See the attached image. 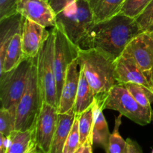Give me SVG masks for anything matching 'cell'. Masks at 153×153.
<instances>
[{"label":"cell","instance_id":"6da1fadb","mask_svg":"<svg viewBox=\"0 0 153 153\" xmlns=\"http://www.w3.org/2000/svg\"><path fill=\"white\" fill-rule=\"evenodd\" d=\"M135 18L123 14L96 22L84 37L82 49H97L116 61L128 43L143 32Z\"/></svg>","mask_w":153,"mask_h":153},{"label":"cell","instance_id":"7a4b0ae2","mask_svg":"<svg viewBox=\"0 0 153 153\" xmlns=\"http://www.w3.org/2000/svg\"><path fill=\"white\" fill-rule=\"evenodd\" d=\"M77 60L96 97L107 93L117 84L115 61L105 52L81 48Z\"/></svg>","mask_w":153,"mask_h":153},{"label":"cell","instance_id":"3957f363","mask_svg":"<svg viewBox=\"0 0 153 153\" xmlns=\"http://www.w3.org/2000/svg\"><path fill=\"white\" fill-rule=\"evenodd\" d=\"M102 110L117 111L140 126L152 120V110L139 104L123 85L116 84L107 93L96 97Z\"/></svg>","mask_w":153,"mask_h":153},{"label":"cell","instance_id":"277c9868","mask_svg":"<svg viewBox=\"0 0 153 153\" xmlns=\"http://www.w3.org/2000/svg\"><path fill=\"white\" fill-rule=\"evenodd\" d=\"M94 23V13L88 0L74 1L56 14L55 25L62 29L72 43L79 47Z\"/></svg>","mask_w":153,"mask_h":153},{"label":"cell","instance_id":"5b68a950","mask_svg":"<svg viewBox=\"0 0 153 153\" xmlns=\"http://www.w3.org/2000/svg\"><path fill=\"white\" fill-rule=\"evenodd\" d=\"M43 103L37 79L35 57L31 66L26 89L16 107L15 131H25L34 129Z\"/></svg>","mask_w":153,"mask_h":153},{"label":"cell","instance_id":"8992f818","mask_svg":"<svg viewBox=\"0 0 153 153\" xmlns=\"http://www.w3.org/2000/svg\"><path fill=\"white\" fill-rule=\"evenodd\" d=\"M55 33L53 29L36 56L37 79L43 102L58 107L57 85L54 67Z\"/></svg>","mask_w":153,"mask_h":153},{"label":"cell","instance_id":"52a82bcc","mask_svg":"<svg viewBox=\"0 0 153 153\" xmlns=\"http://www.w3.org/2000/svg\"><path fill=\"white\" fill-rule=\"evenodd\" d=\"M34 60L26 58L13 70L0 73L1 107L16 109L26 89Z\"/></svg>","mask_w":153,"mask_h":153},{"label":"cell","instance_id":"ba28073f","mask_svg":"<svg viewBox=\"0 0 153 153\" xmlns=\"http://www.w3.org/2000/svg\"><path fill=\"white\" fill-rule=\"evenodd\" d=\"M55 33L54 67L57 85V95L59 105L61 91L69 65L79 56V46L72 43L58 25L52 27Z\"/></svg>","mask_w":153,"mask_h":153},{"label":"cell","instance_id":"9c48e42d","mask_svg":"<svg viewBox=\"0 0 153 153\" xmlns=\"http://www.w3.org/2000/svg\"><path fill=\"white\" fill-rule=\"evenodd\" d=\"M122 55L135 63L153 87V30L143 31L136 36Z\"/></svg>","mask_w":153,"mask_h":153},{"label":"cell","instance_id":"30bf717a","mask_svg":"<svg viewBox=\"0 0 153 153\" xmlns=\"http://www.w3.org/2000/svg\"><path fill=\"white\" fill-rule=\"evenodd\" d=\"M56 107L43 102L41 111L34 128L33 140L37 153H50L58 124Z\"/></svg>","mask_w":153,"mask_h":153},{"label":"cell","instance_id":"8fae6325","mask_svg":"<svg viewBox=\"0 0 153 153\" xmlns=\"http://www.w3.org/2000/svg\"><path fill=\"white\" fill-rule=\"evenodd\" d=\"M16 12L45 28L54 27L56 24V14L49 0H18Z\"/></svg>","mask_w":153,"mask_h":153},{"label":"cell","instance_id":"7c38bea8","mask_svg":"<svg viewBox=\"0 0 153 153\" xmlns=\"http://www.w3.org/2000/svg\"><path fill=\"white\" fill-rule=\"evenodd\" d=\"M49 34L50 31H47L43 25L24 18L21 39L22 50L25 57L35 58Z\"/></svg>","mask_w":153,"mask_h":153},{"label":"cell","instance_id":"4fadbf2b","mask_svg":"<svg viewBox=\"0 0 153 153\" xmlns=\"http://www.w3.org/2000/svg\"><path fill=\"white\" fill-rule=\"evenodd\" d=\"M78 66L79 62L76 59L67 68L58 107L59 114L67 113L74 108L80 79V70H78Z\"/></svg>","mask_w":153,"mask_h":153},{"label":"cell","instance_id":"5bb4252c","mask_svg":"<svg viewBox=\"0 0 153 153\" xmlns=\"http://www.w3.org/2000/svg\"><path fill=\"white\" fill-rule=\"evenodd\" d=\"M114 75L117 84H138L153 91V87L144 73L136 65L135 63L123 55L120 56L115 61Z\"/></svg>","mask_w":153,"mask_h":153},{"label":"cell","instance_id":"9a60e30c","mask_svg":"<svg viewBox=\"0 0 153 153\" xmlns=\"http://www.w3.org/2000/svg\"><path fill=\"white\" fill-rule=\"evenodd\" d=\"M24 17L19 13L0 19V64L3 62L6 50L13 36L22 32Z\"/></svg>","mask_w":153,"mask_h":153},{"label":"cell","instance_id":"2e32d148","mask_svg":"<svg viewBox=\"0 0 153 153\" xmlns=\"http://www.w3.org/2000/svg\"><path fill=\"white\" fill-rule=\"evenodd\" d=\"M76 117L74 108L67 113H58V124L50 153H63L64 144L74 123Z\"/></svg>","mask_w":153,"mask_h":153},{"label":"cell","instance_id":"e0dca14e","mask_svg":"<svg viewBox=\"0 0 153 153\" xmlns=\"http://www.w3.org/2000/svg\"><path fill=\"white\" fill-rule=\"evenodd\" d=\"M102 108L96 99L94 103V126H93V144L101 146L105 152L108 147L111 133L108 129L107 121L102 113Z\"/></svg>","mask_w":153,"mask_h":153},{"label":"cell","instance_id":"ac0fdd59","mask_svg":"<svg viewBox=\"0 0 153 153\" xmlns=\"http://www.w3.org/2000/svg\"><path fill=\"white\" fill-rule=\"evenodd\" d=\"M26 58L22 46L21 33L13 36L6 50L3 62L0 64V73L8 72L16 68Z\"/></svg>","mask_w":153,"mask_h":153},{"label":"cell","instance_id":"d6986e66","mask_svg":"<svg viewBox=\"0 0 153 153\" xmlns=\"http://www.w3.org/2000/svg\"><path fill=\"white\" fill-rule=\"evenodd\" d=\"M126 0H88L94 22H99L118 14Z\"/></svg>","mask_w":153,"mask_h":153},{"label":"cell","instance_id":"ffe728a7","mask_svg":"<svg viewBox=\"0 0 153 153\" xmlns=\"http://www.w3.org/2000/svg\"><path fill=\"white\" fill-rule=\"evenodd\" d=\"M95 100L96 95L94 94L91 85L88 83L83 70H80L79 88L74 106L76 114H79L91 107Z\"/></svg>","mask_w":153,"mask_h":153},{"label":"cell","instance_id":"44dd1931","mask_svg":"<svg viewBox=\"0 0 153 153\" xmlns=\"http://www.w3.org/2000/svg\"><path fill=\"white\" fill-rule=\"evenodd\" d=\"M34 129L25 131H14L9 138L7 153H26L33 141Z\"/></svg>","mask_w":153,"mask_h":153},{"label":"cell","instance_id":"7402d4cb","mask_svg":"<svg viewBox=\"0 0 153 153\" xmlns=\"http://www.w3.org/2000/svg\"><path fill=\"white\" fill-rule=\"evenodd\" d=\"M76 117L79 120L80 144L83 145L88 140H92L93 126H94V104L84 112L79 114H76Z\"/></svg>","mask_w":153,"mask_h":153},{"label":"cell","instance_id":"603a6c76","mask_svg":"<svg viewBox=\"0 0 153 153\" xmlns=\"http://www.w3.org/2000/svg\"><path fill=\"white\" fill-rule=\"evenodd\" d=\"M123 85L139 104L146 108L152 109L151 105L153 103V91L138 84L128 83Z\"/></svg>","mask_w":153,"mask_h":153},{"label":"cell","instance_id":"cb8c5ba5","mask_svg":"<svg viewBox=\"0 0 153 153\" xmlns=\"http://www.w3.org/2000/svg\"><path fill=\"white\" fill-rule=\"evenodd\" d=\"M123 114H120L115 119V125L113 132L109 137L108 147L106 153H125L126 149V140H124L120 134V126L122 123Z\"/></svg>","mask_w":153,"mask_h":153},{"label":"cell","instance_id":"d4e9b609","mask_svg":"<svg viewBox=\"0 0 153 153\" xmlns=\"http://www.w3.org/2000/svg\"><path fill=\"white\" fill-rule=\"evenodd\" d=\"M16 109L0 108V134L9 137L15 131Z\"/></svg>","mask_w":153,"mask_h":153},{"label":"cell","instance_id":"484cf974","mask_svg":"<svg viewBox=\"0 0 153 153\" xmlns=\"http://www.w3.org/2000/svg\"><path fill=\"white\" fill-rule=\"evenodd\" d=\"M152 0H126L118 13L137 18Z\"/></svg>","mask_w":153,"mask_h":153},{"label":"cell","instance_id":"4316f807","mask_svg":"<svg viewBox=\"0 0 153 153\" xmlns=\"http://www.w3.org/2000/svg\"><path fill=\"white\" fill-rule=\"evenodd\" d=\"M80 134L79 129V120L76 117L74 123L64 144L63 153H76L80 147Z\"/></svg>","mask_w":153,"mask_h":153},{"label":"cell","instance_id":"83f0119b","mask_svg":"<svg viewBox=\"0 0 153 153\" xmlns=\"http://www.w3.org/2000/svg\"><path fill=\"white\" fill-rule=\"evenodd\" d=\"M136 20L143 31L149 30L153 22V0L136 18Z\"/></svg>","mask_w":153,"mask_h":153},{"label":"cell","instance_id":"f1b7e54d","mask_svg":"<svg viewBox=\"0 0 153 153\" xmlns=\"http://www.w3.org/2000/svg\"><path fill=\"white\" fill-rule=\"evenodd\" d=\"M18 0H0V19L16 13Z\"/></svg>","mask_w":153,"mask_h":153},{"label":"cell","instance_id":"f546056e","mask_svg":"<svg viewBox=\"0 0 153 153\" xmlns=\"http://www.w3.org/2000/svg\"><path fill=\"white\" fill-rule=\"evenodd\" d=\"M49 1L55 14H58L69 4H72L74 1H79V0H49Z\"/></svg>","mask_w":153,"mask_h":153},{"label":"cell","instance_id":"4dcf8cb0","mask_svg":"<svg viewBox=\"0 0 153 153\" xmlns=\"http://www.w3.org/2000/svg\"><path fill=\"white\" fill-rule=\"evenodd\" d=\"M126 149L125 153H143L140 145L131 139H126Z\"/></svg>","mask_w":153,"mask_h":153},{"label":"cell","instance_id":"1f68e13d","mask_svg":"<svg viewBox=\"0 0 153 153\" xmlns=\"http://www.w3.org/2000/svg\"><path fill=\"white\" fill-rule=\"evenodd\" d=\"M93 141L92 140H88L83 145H81L76 153H93L92 151Z\"/></svg>","mask_w":153,"mask_h":153},{"label":"cell","instance_id":"d6a6232c","mask_svg":"<svg viewBox=\"0 0 153 153\" xmlns=\"http://www.w3.org/2000/svg\"><path fill=\"white\" fill-rule=\"evenodd\" d=\"M9 145V138L0 134V153H7Z\"/></svg>","mask_w":153,"mask_h":153},{"label":"cell","instance_id":"836d02e7","mask_svg":"<svg viewBox=\"0 0 153 153\" xmlns=\"http://www.w3.org/2000/svg\"><path fill=\"white\" fill-rule=\"evenodd\" d=\"M26 153H37L35 145H34V140L32 141V143H31V146H30L29 149H28V150L27 151Z\"/></svg>","mask_w":153,"mask_h":153},{"label":"cell","instance_id":"e575fe53","mask_svg":"<svg viewBox=\"0 0 153 153\" xmlns=\"http://www.w3.org/2000/svg\"><path fill=\"white\" fill-rule=\"evenodd\" d=\"M149 30H153V22H152V25H151V27H150V28H149Z\"/></svg>","mask_w":153,"mask_h":153},{"label":"cell","instance_id":"d590c367","mask_svg":"<svg viewBox=\"0 0 153 153\" xmlns=\"http://www.w3.org/2000/svg\"><path fill=\"white\" fill-rule=\"evenodd\" d=\"M152 120H153V112H152Z\"/></svg>","mask_w":153,"mask_h":153},{"label":"cell","instance_id":"8d00e7d4","mask_svg":"<svg viewBox=\"0 0 153 153\" xmlns=\"http://www.w3.org/2000/svg\"><path fill=\"white\" fill-rule=\"evenodd\" d=\"M152 153H153V151H152Z\"/></svg>","mask_w":153,"mask_h":153}]
</instances>
